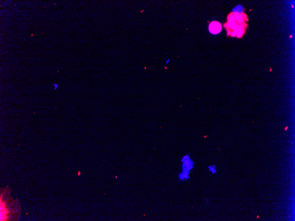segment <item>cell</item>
I'll use <instances>...</instances> for the list:
<instances>
[{
    "label": "cell",
    "instance_id": "cell-1",
    "mask_svg": "<svg viewBox=\"0 0 295 221\" xmlns=\"http://www.w3.org/2000/svg\"><path fill=\"white\" fill-rule=\"evenodd\" d=\"M248 19L244 13H230L227 17V23L224 25L228 34L238 38L241 37L245 32L247 27L245 22Z\"/></svg>",
    "mask_w": 295,
    "mask_h": 221
},
{
    "label": "cell",
    "instance_id": "cell-2",
    "mask_svg": "<svg viewBox=\"0 0 295 221\" xmlns=\"http://www.w3.org/2000/svg\"><path fill=\"white\" fill-rule=\"evenodd\" d=\"M181 172L190 175L191 171L194 168V163L190 154L183 155L181 159Z\"/></svg>",
    "mask_w": 295,
    "mask_h": 221
},
{
    "label": "cell",
    "instance_id": "cell-3",
    "mask_svg": "<svg viewBox=\"0 0 295 221\" xmlns=\"http://www.w3.org/2000/svg\"><path fill=\"white\" fill-rule=\"evenodd\" d=\"M222 27L221 24L217 21H213L209 26V30L211 33L217 34L221 32Z\"/></svg>",
    "mask_w": 295,
    "mask_h": 221
},
{
    "label": "cell",
    "instance_id": "cell-4",
    "mask_svg": "<svg viewBox=\"0 0 295 221\" xmlns=\"http://www.w3.org/2000/svg\"><path fill=\"white\" fill-rule=\"evenodd\" d=\"M190 175L181 172L178 174V178L180 182H186L190 178Z\"/></svg>",
    "mask_w": 295,
    "mask_h": 221
},
{
    "label": "cell",
    "instance_id": "cell-5",
    "mask_svg": "<svg viewBox=\"0 0 295 221\" xmlns=\"http://www.w3.org/2000/svg\"><path fill=\"white\" fill-rule=\"evenodd\" d=\"M209 170V172H211L213 174H215L217 173V170L216 169V166L215 165H211L208 167Z\"/></svg>",
    "mask_w": 295,
    "mask_h": 221
},
{
    "label": "cell",
    "instance_id": "cell-6",
    "mask_svg": "<svg viewBox=\"0 0 295 221\" xmlns=\"http://www.w3.org/2000/svg\"><path fill=\"white\" fill-rule=\"evenodd\" d=\"M54 86L55 87V90L58 87V85L57 84H54Z\"/></svg>",
    "mask_w": 295,
    "mask_h": 221
}]
</instances>
